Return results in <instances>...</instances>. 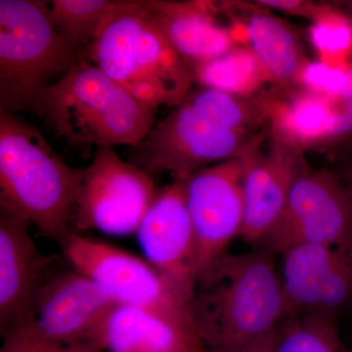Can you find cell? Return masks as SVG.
<instances>
[{
	"instance_id": "obj_1",
	"label": "cell",
	"mask_w": 352,
	"mask_h": 352,
	"mask_svg": "<svg viewBox=\"0 0 352 352\" xmlns=\"http://www.w3.org/2000/svg\"><path fill=\"white\" fill-rule=\"evenodd\" d=\"M274 254H224L201 273L188 303L208 352H237L287 318Z\"/></svg>"
},
{
	"instance_id": "obj_2",
	"label": "cell",
	"mask_w": 352,
	"mask_h": 352,
	"mask_svg": "<svg viewBox=\"0 0 352 352\" xmlns=\"http://www.w3.org/2000/svg\"><path fill=\"white\" fill-rule=\"evenodd\" d=\"M89 50L94 66L152 107L177 106L196 82L143 1H117Z\"/></svg>"
},
{
	"instance_id": "obj_3",
	"label": "cell",
	"mask_w": 352,
	"mask_h": 352,
	"mask_svg": "<svg viewBox=\"0 0 352 352\" xmlns=\"http://www.w3.org/2000/svg\"><path fill=\"white\" fill-rule=\"evenodd\" d=\"M78 170L65 163L36 127L0 113V207L63 244L72 232Z\"/></svg>"
},
{
	"instance_id": "obj_4",
	"label": "cell",
	"mask_w": 352,
	"mask_h": 352,
	"mask_svg": "<svg viewBox=\"0 0 352 352\" xmlns=\"http://www.w3.org/2000/svg\"><path fill=\"white\" fill-rule=\"evenodd\" d=\"M156 109L82 62L45 88L32 111L69 145L112 148L139 144L154 126Z\"/></svg>"
},
{
	"instance_id": "obj_5",
	"label": "cell",
	"mask_w": 352,
	"mask_h": 352,
	"mask_svg": "<svg viewBox=\"0 0 352 352\" xmlns=\"http://www.w3.org/2000/svg\"><path fill=\"white\" fill-rule=\"evenodd\" d=\"M39 1L0 0V106L31 110L51 80L82 63Z\"/></svg>"
},
{
	"instance_id": "obj_6",
	"label": "cell",
	"mask_w": 352,
	"mask_h": 352,
	"mask_svg": "<svg viewBox=\"0 0 352 352\" xmlns=\"http://www.w3.org/2000/svg\"><path fill=\"white\" fill-rule=\"evenodd\" d=\"M247 132L229 129L208 107L201 88L190 91L182 103L132 151V164L148 175L170 173L186 180L204 168L241 156Z\"/></svg>"
},
{
	"instance_id": "obj_7",
	"label": "cell",
	"mask_w": 352,
	"mask_h": 352,
	"mask_svg": "<svg viewBox=\"0 0 352 352\" xmlns=\"http://www.w3.org/2000/svg\"><path fill=\"white\" fill-rule=\"evenodd\" d=\"M61 245L74 270L96 282L116 302L156 315L204 344L188 305L151 264L107 243L76 232Z\"/></svg>"
},
{
	"instance_id": "obj_8",
	"label": "cell",
	"mask_w": 352,
	"mask_h": 352,
	"mask_svg": "<svg viewBox=\"0 0 352 352\" xmlns=\"http://www.w3.org/2000/svg\"><path fill=\"white\" fill-rule=\"evenodd\" d=\"M78 175L72 222L76 231L94 228L118 236L138 231L157 192L151 175L122 161L111 147L98 148Z\"/></svg>"
},
{
	"instance_id": "obj_9",
	"label": "cell",
	"mask_w": 352,
	"mask_h": 352,
	"mask_svg": "<svg viewBox=\"0 0 352 352\" xmlns=\"http://www.w3.org/2000/svg\"><path fill=\"white\" fill-rule=\"evenodd\" d=\"M352 235V191L338 173L300 176L279 219L261 243L265 251L284 252L307 245H330Z\"/></svg>"
},
{
	"instance_id": "obj_10",
	"label": "cell",
	"mask_w": 352,
	"mask_h": 352,
	"mask_svg": "<svg viewBox=\"0 0 352 352\" xmlns=\"http://www.w3.org/2000/svg\"><path fill=\"white\" fill-rule=\"evenodd\" d=\"M117 305L96 282L78 271L51 273L23 316L3 333L16 331L58 344L92 342L97 329Z\"/></svg>"
},
{
	"instance_id": "obj_11",
	"label": "cell",
	"mask_w": 352,
	"mask_h": 352,
	"mask_svg": "<svg viewBox=\"0 0 352 352\" xmlns=\"http://www.w3.org/2000/svg\"><path fill=\"white\" fill-rule=\"evenodd\" d=\"M282 287L289 317H338L352 309V235L284 252ZM286 318V319H287Z\"/></svg>"
},
{
	"instance_id": "obj_12",
	"label": "cell",
	"mask_w": 352,
	"mask_h": 352,
	"mask_svg": "<svg viewBox=\"0 0 352 352\" xmlns=\"http://www.w3.org/2000/svg\"><path fill=\"white\" fill-rule=\"evenodd\" d=\"M251 150L185 180L187 208L198 245L199 277L226 254L227 245L242 231L244 178Z\"/></svg>"
},
{
	"instance_id": "obj_13",
	"label": "cell",
	"mask_w": 352,
	"mask_h": 352,
	"mask_svg": "<svg viewBox=\"0 0 352 352\" xmlns=\"http://www.w3.org/2000/svg\"><path fill=\"white\" fill-rule=\"evenodd\" d=\"M136 234L148 263L188 305L199 279V258L185 180L157 192Z\"/></svg>"
},
{
	"instance_id": "obj_14",
	"label": "cell",
	"mask_w": 352,
	"mask_h": 352,
	"mask_svg": "<svg viewBox=\"0 0 352 352\" xmlns=\"http://www.w3.org/2000/svg\"><path fill=\"white\" fill-rule=\"evenodd\" d=\"M298 148L278 140L266 154L254 149L244 178L245 217L240 236L261 243L279 219L292 189L307 173Z\"/></svg>"
},
{
	"instance_id": "obj_15",
	"label": "cell",
	"mask_w": 352,
	"mask_h": 352,
	"mask_svg": "<svg viewBox=\"0 0 352 352\" xmlns=\"http://www.w3.org/2000/svg\"><path fill=\"white\" fill-rule=\"evenodd\" d=\"M29 221L0 207V333L19 320L51 274L55 256H44Z\"/></svg>"
},
{
	"instance_id": "obj_16",
	"label": "cell",
	"mask_w": 352,
	"mask_h": 352,
	"mask_svg": "<svg viewBox=\"0 0 352 352\" xmlns=\"http://www.w3.org/2000/svg\"><path fill=\"white\" fill-rule=\"evenodd\" d=\"M192 71L235 48L233 34L220 25L208 4L143 0Z\"/></svg>"
},
{
	"instance_id": "obj_17",
	"label": "cell",
	"mask_w": 352,
	"mask_h": 352,
	"mask_svg": "<svg viewBox=\"0 0 352 352\" xmlns=\"http://www.w3.org/2000/svg\"><path fill=\"white\" fill-rule=\"evenodd\" d=\"M91 342L109 352H208L156 315L120 303L106 316Z\"/></svg>"
},
{
	"instance_id": "obj_18",
	"label": "cell",
	"mask_w": 352,
	"mask_h": 352,
	"mask_svg": "<svg viewBox=\"0 0 352 352\" xmlns=\"http://www.w3.org/2000/svg\"><path fill=\"white\" fill-rule=\"evenodd\" d=\"M331 100L307 92L278 109L275 126L279 140L298 148L352 133L351 116L344 104L336 108Z\"/></svg>"
},
{
	"instance_id": "obj_19",
	"label": "cell",
	"mask_w": 352,
	"mask_h": 352,
	"mask_svg": "<svg viewBox=\"0 0 352 352\" xmlns=\"http://www.w3.org/2000/svg\"><path fill=\"white\" fill-rule=\"evenodd\" d=\"M251 50L270 80L287 82L298 76L302 66L295 36L279 20L268 15L252 16L247 25Z\"/></svg>"
},
{
	"instance_id": "obj_20",
	"label": "cell",
	"mask_w": 352,
	"mask_h": 352,
	"mask_svg": "<svg viewBox=\"0 0 352 352\" xmlns=\"http://www.w3.org/2000/svg\"><path fill=\"white\" fill-rule=\"evenodd\" d=\"M193 74L201 87L242 98L254 94L270 80L254 51L248 48H233L221 56L199 65Z\"/></svg>"
},
{
	"instance_id": "obj_21",
	"label": "cell",
	"mask_w": 352,
	"mask_h": 352,
	"mask_svg": "<svg viewBox=\"0 0 352 352\" xmlns=\"http://www.w3.org/2000/svg\"><path fill=\"white\" fill-rule=\"evenodd\" d=\"M44 12L67 43L80 52L90 47L117 1L50 0L39 1Z\"/></svg>"
},
{
	"instance_id": "obj_22",
	"label": "cell",
	"mask_w": 352,
	"mask_h": 352,
	"mask_svg": "<svg viewBox=\"0 0 352 352\" xmlns=\"http://www.w3.org/2000/svg\"><path fill=\"white\" fill-rule=\"evenodd\" d=\"M278 332L277 352H352L340 339L337 320L328 317H289Z\"/></svg>"
},
{
	"instance_id": "obj_23",
	"label": "cell",
	"mask_w": 352,
	"mask_h": 352,
	"mask_svg": "<svg viewBox=\"0 0 352 352\" xmlns=\"http://www.w3.org/2000/svg\"><path fill=\"white\" fill-rule=\"evenodd\" d=\"M310 39L323 56L344 54L352 46V25L337 15H324L310 30Z\"/></svg>"
},
{
	"instance_id": "obj_24",
	"label": "cell",
	"mask_w": 352,
	"mask_h": 352,
	"mask_svg": "<svg viewBox=\"0 0 352 352\" xmlns=\"http://www.w3.org/2000/svg\"><path fill=\"white\" fill-rule=\"evenodd\" d=\"M296 78L309 94L333 100L342 97L346 69L333 67L327 62H308L302 64Z\"/></svg>"
},
{
	"instance_id": "obj_25",
	"label": "cell",
	"mask_w": 352,
	"mask_h": 352,
	"mask_svg": "<svg viewBox=\"0 0 352 352\" xmlns=\"http://www.w3.org/2000/svg\"><path fill=\"white\" fill-rule=\"evenodd\" d=\"M3 346L0 352H103L94 342L58 344L36 339L16 331L1 333Z\"/></svg>"
},
{
	"instance_id": "obj_26",
	"label": "cell",
	"mask_w": 352,
	"mask_h": 352,
	"mask_svg": "<svg viewBox=\"0 0 352 352\" xmlns=\"http://www.w3.org/2000/svg\"><path fill=\"white\" fill-rule=\"evenodd\" d=\"M278 339L279 332L277 327L252 340L237 352H277Z\"/></svg>"
},
{
	"instance_id": "obj_27",
	"label": "cell",
	"mask_w": 352,
	"mask_h": 352,
	"mask_svg": "<svg viewBox=\"0 0 352 352\" xmlns=\"http://www.w3.org/2000/svg\"><path fill=\"white\" fill-rule=\"evenodd\" d=\"M340 99L352 118V66L346 69V82Z\"/></svg>"
},
{
	"instance_id": "obj_28",
	"label": "cell",
	"mask_w": 352,
	"mask_h": 352,
	"mask_svg": "<svg viewBox=\"0 0 352 352\" xmlns=\"http://www.w3.org/2000/svg\"><path fill=\"white\" fill-rule=\"evenodd\" d=\"M338 175L352 191V157L342 166V170H340V173H338Z\"/></svg>"
},
{
	"instance_id": "obj_29",
	"label": "cell",
	"mask_w": 352,
	"mask_h": 352,
	"mask_svg": "<svg viewBox=\"0 0 352 352\" xmlns=\"http://www.w3.org/2000/svg\"><path fill=\"white\" fill-rule=\"evenodd\" d=\"M351 349H352V346H351Z\"/></svg>"
}]
</instances>
